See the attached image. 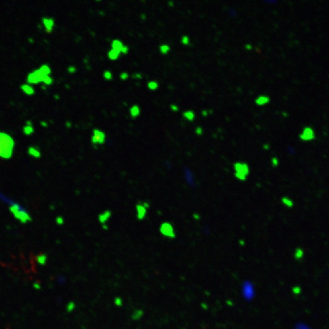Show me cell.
<instances>
[{
  "instance_id": "2e32d148",
  "label": "cell",
  "mask_w": 329,
  "mask_h": 329,
  "mask_svg": "<svg viewBox=\"0 0 329 329\" xmlns=\"http://www.w3.org/2000/svg\"><path fill=\"white\" fill-rule=\"evenodd\" d=\"M40 69L41 70L42 73H44L45 74V75H47V76H50L51 69H50L49 66H47V65H43V66H41L40 67Z\"/></svg>"
},
{
  "instance_id": "277c9868",
  "label": "cell",
  "mask_w": 329,
  "mask_h": 329,
  "mask_svg": "<svg viewBox=\"0 0 329 329\" xmlns=\"http://www.w3.org/2000/svg\"><path fill=\"white\" fill-rule=\"evenodd\" d=\"M316 136H315V132L311 127H306L303 129L302 132L299 135V138L302 140H305V141H309V140H312L315 139Z\"/></svg>"
},
{
  "instance_id": "7a4b0ae2",
  "label": "cell",
  "mask_w": 329,
  "mask_h": 329,
  "mask_svg": "<svg viewBox=\"0 0 329 329\" xmlns=\"http://www.w3.org/2000/svg\"><path fill=\"white\" fill-rule=\"evenodd\" d=\"M47 75L41 72L40 69H36L34 71L31 72L28 75L27 82L29 85H36L40 82H43Z\"/></svg>"
},
{
  "instance_id": "ba28073f",
  "label": "cell",
  "mask_w": 329,
  "mask_h": 329,
  "mask_svg": "<svg viewBox=\"0 0 329 329\" xmlns=\"http://www.w3.org/2000/svg\"><path fill=\"white\" fill-rule=\"evenodd\" d=\"M120 50H117L111 49L110 50L108 53H107V57L108 59L112 61H115V60H118V58L120 57Z\"/></svg>"
},
{
  "instance_id": "ac0fdd59",
  "label": "cell",
  "mask_w": 329,
  "mask_h": 329,
  "mask_svg": "<svg viewBox=\"0 0 329 329\" xmlns=\"http://www.w3.org/2000/svg\"><path fill=\"white\" fill-rule=\"evenodd\" d=\"M191 40H190V38L187 35H184L181 38V43L183 45H189Z\"/></svg>"
},
{
  "instance_id": "d6986e66",
  "label": "cell",
  "mask_w": 329,
  "mask_h": 329,
  "mask_svg": "<svg viewBox=\"0 0 329 329\" xmlns=\"http://www.w3.org/2000/svg\"><path fill=\"white\" fill-rule=\"evenodd\" d=\"M44 82L45 85H50L54 82V79H53V78H52L50 76H47L45 77L44 80V82Z\"/></svg>"
},
{
  "instance_id": "8992f818",
  "label": "cell",
  "mask_w": 329,
  "mask_h": 329,
  "mask_svg": "<svg viewBox=\"0 0 329 329\" xmlns=\"http://www.w3.org/2000/svg\"><path fill=\"white\" fill-rule=\"evenodd\" d=\"M129 112L132 118H136L140 115L141 110H140V107L137 105H134L130 107Z\"/></svg>"
},
{
  "instance_id": "ffe728a7",
  "label": "cell",
  "mask_w": 329,
  "mask_h": 329,
  "mask_svg": "<svg viewBox=\"0 0 329 329\" xmlns=\"http://www.w3.org/2000/svg\"><path fill=\"white\" fill-rule=\"evenodd\" d=\"M128 78H129V74L126 73V72H123V73L120 74V79L121 80L125 81L127 80Z\"/></svg>"
},
{
  "instance_id": "52a82bcc",
  "label": "cell",
  "mask_w": 329,
  "mask_h": 329,
  "mask_svg": "<svg viewBox=\"0 0 329 329\" xmlns=\"http://www.w3.org/2000/svg\"><path fill=\"white\" fill-rule=\"evenodd\" d=\"M21 91H22L24 93L28 95H34V92H35V90L34 89V87L32 86L31 85L29 84L22 85L21 86Z\"/></svg>"
},
{
  "instance_id": "5b68a950",
  "label": "cell",
  "mask_w": 329,
  "mask_h": 329,
  "mask_svg": "<svg viewBox=\"0 0 329 329\" xmlns=\"http://www.w3.org/2000/svg\"><path fill=\"white\" fill-rule=\"evenodd\" d=\"M43 25L47 32L50 33L54 27V20L50 18H44L42 19Z\"/></svg>"
},
{
  "instance_id": "9a60e30c",
  "label": "cell",
  "mask_w": 329,
  "mask_h": 329,
  "mask_svg": "<svg viewBox=\"0 0 329 329\" xmlns=\"http://www.w3.org/2000/svg\"><path fill=\"white\" fill-rule=\"evenodd\" d=\"M170 50H171V47L166 44H163L160 45V47H159V51L163 55L168 54L170 52Z\"/></svg>"
},
{
  "instance_id": "4fadbf2b",
  "label": "cell",
  "mask_w": 329,
  "mask_h": 329,
  "mask_svg": "<svg viewBox=\"0 0 329 329\" xmlns=\"http://www.w3.org/2000/svg\"><path fill=\"white\" fill-rule=\"evenodd\" d=\"M23 131H24L25 134H26V135H31V134H33L34 132V130L33 126L31 125V123H27V124L25 125L24 129H23Z\"/></svg>"
},
{
  "instance_id": "5bb4252c",
  "label": "cell",
  "mask_w": 329,
  "mask_h": 329,
  "mask_svg": "<svg viewBox=\"0 0 329 329\" xmlns=\"http://www.w3.org/2000/svg\"><path fill=\"white\" fill-rule=\"evenodd\" d=\"M147 87H148V89H149V90H151V91H156V90H157V89H158L159 85H158V82H156V81L155 80H152L149 81V82L147 83Z\"/></svg>"
},
{
  "instance_id": "e0dca14e",
  "label": "cell",
  "mask_w": 329,
  "mask_h": 329,
  "mask_svg": "<svg viewBox=\"0 0 329 329\" xmlns=\"http://www.w3.org/2000/svg\"><path fill=\"white\" fill-rule=\"evenodd\" d=\"M103 76H104V78L106 79V80H111L112 79H113V74H112V73H111V71H109V70H105L104 73H103Z\"/></svg>"
},
{
  "instance_id": "7402d4cb",
  "label": "cell",
  "mask_w": 329,
  "mask_h": 329,
  "mask_svg": "<svg viewBox=\"0 0 329 329\" xmlns=\"http://www.w3.org/2000/svg\"><path fill=\"white\" fill-rule=\"evenodd\" d=\"M195 133L197 134L198 136H200V135H202L203 133V130L202 127H197L195 130Z\"/></svg>"
},
{
  "instance_id": "d4e9b609",
  "label": "cell",
  "mask_w": 329,
  "mask_h": 329,
  "mask_svg": "<svg viewBox=\"0 0 329 329\" xmlns=\"http://www.w3.org/2000/svg\"><path fill=\"white\" fill-rule=\"evenodd\" d=\"M68 70H69V72L70 73H73L74 72L76 71V68H75V67L71 66V67H69Z\"/></svg>"
},
{
  "instance_id": "8fae6325",
  "label": "cell",
  "mask_w": 329,
  "mask_h": 329,
  "mask_svg": "<svg viewBox=\"0 0 329 329\" xmlns=\"http://www.w3.org/2000/svg\"><path fill=\"white\" fill-rule=\"evenodd\" d=\"M270 98L269 97H267L266 95H261L259 96L257 99L255 100V103L258 105H265L266 104L269 102Z\"/></svg>"
},
{
  "instance_id": "44dd1931",
  "label": "cell",
  "mask_w": 329,
  "mask_h": 329,
  "mask_svg": "<svg viewBox=\"0 0 329 329\" xmlns=\"http://www.w3.org/2000/svg\"><path fill=\"white\" fill-rule=\"evenodd\" d=\"M120 53L123 54H127L129 53V47L126 45H124V47L120 50Z\"/></svg>"
},
{
  "instance_id": "cb8c5ba5",
  "label": "cell",
  "mask_w": 329,
  "mask_h": 329,
  "mask_svg": "<svg viewBox=\"0 0 329 329\" xmlns=\"http://www.w3.org/2000/svg\"><path fill=\"white\" fill-rule=\"evenodd\" d=\"M295 329H310V328H309V327H307L306 325H302V324H299V325H297V327H296Z\"/></svg>"
},
{
  "instance_id": "3957f363",
  "label": "cell",
  "mask_w": 329,
  "mask_h": 329,
  "mask_svg": "<svg viewBox=\"0 0 329 329\" xmlns=\"http://www.w3.org/2000/svg\"><path fill=\"white\" fill-rule=\"evenodd\" d=\"M92 134L93 135L91 136V142L94 145H102L105 143L106 140V134L105 132L99 129H94Z\"/></svg>"
},
{
  "instance_id": "6da1fadb",
  "label": "cell",
  "mask_w": 329,
  "mask_h": 329,
  "mask_svg": "<svg viewBox=\"0 0 329 329\" xmlns=\"http://www.w3.org/2000/svg\"><path fill=\"white\" fill-rule=\"evenodd\" d=\"M15 141L9 134L0 132V158L9 159L12 156Z\"/></svg>"
},
{
  "instance_id": "9c48e42d",
  "label": "cell",
  "mask_w": 329,
  "mask_h": 329,
  "mask_svg": "<svg viewBox=\"0 0 329 329\" xmlns=\"http://www.w3.org/2000/svg\"><path fill=\"white\" fill-rule=\"evenodd\" d=\"M182 115L183 117L185 118V119H186L187 120H188V121H193L196 117L195 113H194V112H193V111H191V110H188V111H185V112L183 113Z\"/></svg>"
},
{
  "instance_id": "484cf974",
  "label": "cell",
  "mask_w": 329,
  "mask_h": 329,
  "mask_svg": "<svg viewBox=\"0 0 329 329\" xmlns=\"http://www.w3.org/2000/svg\"><path fill=\"white\" fill-rule=\"evenodd\" d=\"M169 5L170 7H173V2H169Z\"/></svg>"
},
{
  "instance_id": "30bf717a",
  "label": "cell",
  "mask_w": 329,
  "mask_h": 329,
  "mask_svg": "<svg viewBox=\"0 0 329 329\" xmlns=\"http://www.w3.org/2000/svg\"><path fill=\"white\" fill-rule=\"evenodd\" d=\"M124 43L121 41L120 40H118V39H114V40H112V42H111V49H114V50H121V48H122L123 47H124Z\"/></svg>"
},
{
  "instance_id": "603a6c76",
  "label": "cell",
  "mask_w": 329,
  "mask_h": 329,
  "mask_svg": "<svg viewBox=\"0 0 329 329\" xmlns=\"http://www.w3.org/2000/svg\"><path fill=\"white\" fill-rule=\"evenodd\" d=\"M170 108H171V110L172 111H175V112H176V111H178V110H179V108H178V107L176 105H171V106H170Z\"/></svg>"
},
{
  "instance_id": "7c38bea8",
  "label": "cell",
  "mask_w": 329,
  "mask_h": 329,
  "mask_svg": "<svg viewBox=\"0 0 329 329\" xmlns=\"http://www.w3.org/2000/svg\"><path fill=\"white\" fill-rule=\"evenodd\" d=\"M28 153L29 155H31V156H33L34 158H39L40 156V152L35 147H29Z\"/></svg>"
}]
</instances>
